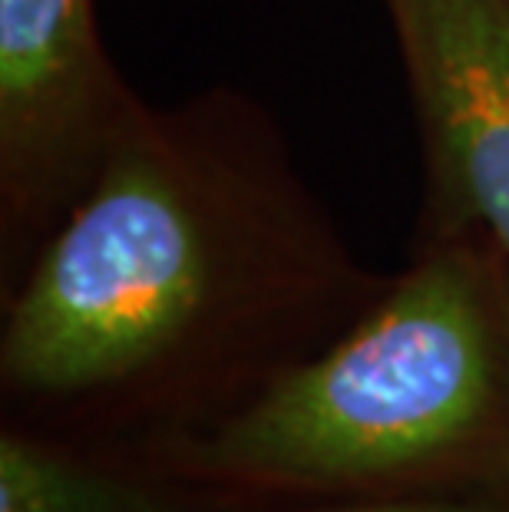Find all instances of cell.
Here are the masks:
<instances>
[{"mask_svg": "<svg viewBox=\"0 0 509 512\" xmlns=\"http://www.w3.org/2000/svg\"><path fill=\"white\" fill-rule=\"evenodd\" d=\"M272 110L146 103L4 298L0 427L156 456L232 420L391 285Z\"/></svg>", "mask_w": 509, "mask_h": 512, "instance_id": "6da1fadb", "label": "cell"}, {"mask_svg": "<svg viewBox=\"0 0 509 512\" xmlns=\"http://www.w3.org/2000/svg\"><path fill=\"white\" fill-rule=\"evenodd\" d=\"M143 460L281 509L509 489V258L483 232H414L338 341Z\"/></svg>", "mask_w": 509, "mask_h": 512, "instance_id": "7a4b0ae2", "label": "cell"}, {"mask_svg": "<svg viewBox=\"0 0 509 512\" xmlns=\"http://www.w3.org/2000/svg\"><path fill=\"white\" fill-rule=\"evenodd\" d=\"M143 106L106 50L96 0H0V294Z\"/></svg>", "mask_w": 509, "mask_h": 512, "instance_id": "3957f363", "label": "cell"}, {"mask_svg": "<svg viewBox=\"0 0 509 512\" xmlns=\"http://www.w3.org/2000/svg\"><path fill=\"white\" fill-rule=\"evenodd\" d=\"M424 152L414 232H483L509 258V7L381 0Z\"/></svg>", "mask_w": 509, "mask_h": 512, "instance_id": "277c9868", "label": "cell"}, {"mask_svg": "<svg viewBox=\"0 0 509 512\" xmlns=\"http://www.w3.org/2000/svg\"><path fill=\"white\" fill-rule=\"evenodd\" d=\"M0 512H291L258 496L0 427Z\"/></svg>", "mask_w": 509, "mask_h": 512, "instance_id": "5b68a950", "label": "cell"}, {"mask_svg": "<svg viewBox=\"0 0 509 512\" xmlns=\"http://www.w3.org/2000/svg\"><path fill=\"white\" fill-rule=\"evenodd\" d=\"M291 512H509V489L414 499H351V503H321Z\"/></svg>", "mask_w": 509, "mask_h": 512, "instance_id": "8992f818", "label": "cell"}, {"mask_svg": "<svg viewBox=\"0 0 509 512\" xmlns=\"http://www.w3.org/2000/svg\"><path fill=\"white\" fill-rule=\"evenodd\" d=\"M503 4H506V7H509V0H503Z\"/></svg>", "mask_w": 509, "mask_h": 512, "instance_id": "52a82bcc", "label": "cell"}]
</instances>
